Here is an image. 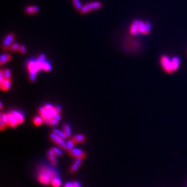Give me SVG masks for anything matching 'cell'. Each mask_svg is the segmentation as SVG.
I'll list each match as a JSON object with an SVG mask.
<instances>
[{
    "instance_id": "12",
    "label": "cell",
    "mask_w": 187,
    "mask_h": 187,
    "mask_svg": "<svg viewBox=\"0 0 187 187\" xmlns=\"http://www.w3.org/2000/svg\"><path fill=\"white\" fill-rule=\"evenodd\" d=\"M10 112L13 114V115L14 116V117H15V119H17V122H18L19 124H22V123L24 122V114L22 113V112H19V111H17V110H12V111H10Z\"/></svg>"
},
{
    "instance_id": "34",
    "label": "cell",
    "mask_w": 187,
    "mask_h": 187,
    "mask_svg": "<svg viewBox=\"0 0 187 187\" xmlns=\"http://www.w3.org/2000/svg\"><path fill=\"white\" fill-rule=\"evenodd\" d=\"M6 124H5L4 123L2 122V121H0V126H1V130H3V129H4L5 128H6Z\"/></svg>"
},
{
    "instance_id": "10",
    "label": "cell",
    "mask_w": 187,
    "mask_h": 187,
    "mask_svg": "<svg viewBox=\"0 0 187 187\" xmlns=\"http://www.w3.org/2000/svg\"><path fill=\"white\" fill-rule=\"evenodd\" d=\"M69 154L73 157L75 158H85L86 156L85 152L83 151L82 150L79 148H73L69 151Z\"/></svg>"
},
{
    "instance_id": "20",
    "label": "cell",
    "mask_w": 187,
    "mask_h": 187,
    "mask_svg": "<svg viewBox=\"0 0 187 187\" xmlns=\"http://www.w3.org/2000/svg\"><path fill=\"white\" fill-rule=\"evenodd\" d=\"M63 131H64V132L65 133V134L67 135V137H69V136L72 135V130H71V128H70V126H69V124H64Z\"/></svg>"
},
{
    "instance_id": "31",
    "label": "cell",
    "mask_w": 187,
    "mask_h": 187,
    "mask_svg": "<svg viewBox=\"0 0 187 187\" xmlns=\"http://www.w3.org/2000/svg\"><path fill=\"white\" fill-rule=\"evenodd\" d=\"M82 160H83L82 158H76V161H75V163H76V164H78L79 166H81V163H82Z\"/></svg>"
},
{
    "instance_id": "18",
    "label": "cell",
    "mask_w": 187,
    "mask_h": 187,
    "mask_svg": "<svg viewBox=\"0 0 187 187\" xmlns=\"http://www.w3.org/2000/svg\"><path fill=\"white\" fill-rule=\"evenodd\" d=\"M74 143H83L85 140V136L83 134H76L72 138Z\"/></svg>"
},
{
    "instance_id": "3",
    "label": "cell",
    "mask_w": 187,
    "mask_h": 187,
    "mask_svg": "<svg viewBox=\"0 0 187 187\" xmlns=\"http://www.w3.org/2000/svg\"><path fill=\"white\" fill-rule=\"evenodd\" d=\"M57 176H58V174L54 169L48 166H41L38 171V179L42 184L48 185Z\"/></svg>"
},
{
    "instance_id": "22",
    "label": "cell",
    "mask_w": 187,
    "mask_h": 187,
    "mask_svg": "<svg viewBox=\"0 0 187 187\" xmlns=\"http://www.w3.org/2000/svg\"><path fill=\"white\" fill-rule=\"evenodd\" d=\"M43 121H44V120H43L42 117L40 115L37 116V117H35L33 119V124L37 126H40V125L42 124Z\"/></svg>"
},
{
    "instance_id": "5",
    "label": "cell",
    "mask_w": 187,
    "mask_h": 187,
    "mask_svg": "<svg viewBox=\"0 0 187 187\" xmlns=\"http://www.w3.org/2000/svg\"><path fill=\"white\" fill-rule=\"evenodd\" d=\"M102 4L100 1H92V2L87 3L86 4L83 5L81 9L80 10L81 14H87L90 12H92L94 10L99 9L101 8Z\"/></svg>"
},
{
    "instance_id": "15",
    "label": "cell",
    "mask_w": 187,
    "mask_h": 187,
    "mask_svg": "<svg viewBox=\"0 0 187 187\" xmlns=\"http://www.w3.org/2000/svg\"><path fill=\"white\" fill-rule=\"evenodd\" d=\"M0 77H3L8 79H11V72L10 71V69H1V72H0Z\"/></svg>"
},
{
    "instance_id": "17",
    "label": "cell",
    "mask_w": 187,
    "mask_h": 187,
    "mask_svg": "<svg viewBox=\"0 0 187 187\" xmlns=\"http://www.w3.org/2000/svg\"><path fill=\"white\" fill-rule=\"evenodd\" d=\"M172 60V65H173V70L175 71L179 68V66L180 64V59L179 57L175 56L171 59Z\"/></svg>"
},
{
    "instance_id": "11",
    "label": "cell",
    "mask_w": 187,
    "mask_h": 187,
    "mask_svg": "<svg viewBox=\"0 0 187 187\" xmlns=\"http://www.w3.org/2000/svg\"><path fill=\"white\" fill-rule=\"evenodd\" d=\"M8 125H9L10 127L15 128L18 125V122H17V119H15V117L13 115V114L11 112H9L8 114Z\"/></svg>"
},
{
    "instance_id": "16",
    "label": "cell",
    "mask_w": 187,
    "mask_h": 187,
    "mask_svg": "<svg viewBox=\"0 0 187 187\" xmlns=\"http://www.w3.org/2000/svg\"><path fill=\"white\" fill-rule=\"evenodd\" d=\"M10 59H11V56L8 53H2L1 55V58H0V63H1V65H3L6 62H9Z\"/></svg>"
},
{
    "instance_id": "30",
    "label": "cell",
    "mask_w": 187,
    "mask_h": 187,
    "mask_svg": "<svg viewBox=\"0 0 187 187\" xmlns=\"http://www.w3.org/2000/svg\"><path fill=\"white\" fill-rule=\"evenodd\" d=\"M58 121H57L55 119H51V120H50L48 125H50V126H55V125L58 124Z\"/></svg>"
},
{
    "instance_id": "35",
    "label": "cell",
    "mask_w": 187,
    "mask_h": 187,
    "mask_svg": "<svg viewBox=\"0 0 187 187\" xmlns=\"http://www.w3.org/2000/svg\"><path fill=\"white\" fill-rule=\"evenodd\" d=\"M55 109L56 110V111L58 112V113H60V112H61L62 110L61 107H60V105H56V106H55Z\"/></svg>"
},
{
    "instance_id": "24",
    "label": "cell",
    "mask_w": 187,
    "mask_h": 187,
    "mask_svg": "<svg viewBox=\"0 0 187 187\" xmlns=\"http://www.w3.org/2000/svg\"><path fill=\"white\" fill-rule=\"evenodd\" d=\"M0 121H2L5 124L8 125V115H7V114H4L3 113V112L1 113V115H0Z\"/></svg>"
},
{
    "instance_id": "2",
    "label": "cell",
    "mask_w": 187,
    "mask_h": 187,
    "mask_svg": "<svg viewBox=\"0 0 187 187\" xmlns=\"http://www.w3.org/2000/svg\"><path fill=\"white\" fill-rule=\"evenodd\" d=\"M150 30L151 24L150 22H143L142 20H135L130 26L129 33L131 35L136 36L141 34H148Z\"/></svg>"
},
{
    "instance_id": "1",
    "label": "cell",
    "mask_w": 187,
    "mask_h": 187,
    "mask_svg": "<svg viewBox=\"0 0 187 187\" xmlns=\"http://www.w3.org/2000/svg\"><path fill=\"white\" fill-rule=\"evenodd\" d=\"M26 67L29 75V79L31 81H35L36 76L40 71L50 72L52 69L51 64L46 60V55L44 53H41L38 58L28 60Z\"/></svg>"
},
{
    "instance_id": "36",
    "label": "cell",
    "mask_w": 187,
    "mask_h": 187,
    "mask_svg": "<svg viewBox=\"0 0 187 187\" xmlns=\"http://www.w3.org/2000/svg\"><path fill=\"white\" fill-rule=\"evenodd\" d=\"M0 104H1V109H2V107H3V105H2V103H0Z\"/></svg>"
},
{
    "instance_id": "19",
    "label": "cell",
    "mask_w": 187,
    "mask_h": 187,
    "mask_svg": "<svg viewBox=\"0 0 187 187\" xmlns=\"http://www.w3.org/2000/svg\"><path fill=\"white\" fill-rule=\"evenodd\" d=\"M61 183L62 182H61V179H60V178L58 176H57L51 180V184L52 185V186L53 187H60L61 186Z\"/></svg>"
},
{
    "instance_id": "32",
    "label": "cell",
    "mask_w": 187,
    "mask_h": 187,
    "mask_svg": "<svg viewBox=\"0 0 187 187\" xmlns=\"http://www.w3.org/2000/svg\"><path fill=\"white\" fill-rule=\"evenodd\" d=\"M64 187H74L73 182H67L64 185Z\"/></svg>"
},
{
    "instance_id": "26",
    "label": "cell",
    "mask_w": 187,
    "mask_h": 187,
    "mask_svg": "<svg viewBox=\"0 0 187 187\" xmlns=\"http://www.w3.org/2000/svg\"><path fill=\"white\" fill-rule=\"evenodd\" d=\"M74 142L73 140H69L67 142V150L70 151L71 150H72L74 148Z\"/></svg>"
},
{
    "instance_id": "14",
    "label": "cell",
    "mask_w": 187,
    "mask_h": 187,
    "mask_svg": "<svg viewBox=\"0 0 187 187\" xmlns=\"http://www.w3.org/2000/svg\"><path fill=\"white\" fill-rule=\"evenodd\" d=\"M55 156L56 155H55L54 152L52 151L51 149L50 150H48L47 153V157L48 160L50 161V162H51V164L53 166H56L57 164V159H56V157H55Z\"/></svg>"
},
{
    "instance_id": "25",
    "label": "cell",
    "mask_w": 187,
    "mask_h": 187,
    "mask_svg": "<svg viewBox=\"0 0 187 187\" xmlns=\"http://www.w3.org/2000/svg\"><path fill=\"white\" fill-rule=\"evenodd\" d=\"M20 45L19 44H17V43H13V44H12L11 46H10L9 49L11 51L15 52V51H18L19 48H20Z\"/></svg>"
},
{
    "instance_id": "21",
    "label": "cell",
    "mask_w": 187,
    "mask_h": 187,
    "mask_svg": "<svg viewBox=\"0 0 187 187\" xmlns=\"http://www.w3.org/2000/svg\"><path fill=\"white\" fill-rule=\"evenodd\" d=\"M53 132L55 133V134H56L57 135H58V136H60V138L64 139H65L67 137V135L65 134V132H64V131L60 130H58V129H55V130H53Z\"/></svg>"
},
{
    "instance_id": "9",
    "label": "cell",
    "mask_w": 187,
    "mask_h": 187,
    "mask_svg": "<svg viewBox=\"0 0 187 187\" xmlns=\"http://www.w3.org/2000/svg\"><path fill=\"white\" fill-rule=\"evenodd\" d=\"M0 87L2 91H8L11 87V79L0 77Z\"/></svg>"
},
{
    "instance_id": "13",
    "label": "cell",
    "mask_w": 187,
    "mask_h": 187,
    "mask_svg": "<svg viewBox=\"0 0 187 187\" xmlns=\"http://www.w3.org/2000/svg\"><path fill=\"white\" fill-rule=\"evenodd\" d=\"M25 13L29 15H34V14L38 13L39 12V8L37 6L35 5H31V6H27L25 8Z\"/></svg>"
},
{
    "instance_id": "23",
    "label": "cell",
    "mask_w": 187,
    "mask_h": 187,
    "mask_svg": "<svg viewBox=\"0 0 187 187\" xmlns=\"http://www.w3.org/2000/svg\"><path fill=\"white\" fill-rule=\"evenodd\" d=\"M72 2L74 7H75L78 10H79L80 11V10H81V8L83 7V5L82 3H81V0H72Z\"/></svg>"
},
{
    "instance_id": "4",
    "label": "cell",
    "mask_w": 187,
    "mask_h": 187,
    "mask_svg": "<svg viewBox=\"0 0 187 187\" xmlns=\"http://www.w3.org/2000/svg\"><path fill=\"white\" fill-rule=\"evenodd\" d=\"M38 112L40 115L42 117L44 122L46 124H49L50 120L53 119L55 116L58 113L55 109V107L49 103L45 104L44 106L40 107Z\"/></svg>"
},
{
    "instance_id": "29",
    "label": "cell",
    "mask_w": 187,
    "mask_h": 187,
    "mask_svg": "<svg viewBox=\"0 0 187 187\" xmlns=\"http://www.w3.org/2000/svg\"><path fill=\"white\" fill-rule=\"evenodd\" d=\"M18 51L20 52V53H22V54H25V53H27V47H26V46H24V45H20V48H19Z\"/></svg>"
},
{
    "instance_id": "33",
    "label": "cell",
    "mask_w": 187,
    "mask_h": 187,
    "mask_svg": "<svg viewBox=\"0 0 187 187\" xmlns=\"http://www.w3.org/2000/svg\"><path fill=\"white\" fill-rule=\"evenodd\" d=\"M53 119H55V120H56L57 121H59L60 120V119H61V116L60 115V113H58L56 114V115L55 116L54 118H53Z\"/></svg>"
},
{
    "instance_id": "6",
    "label": "cell",
    "mask_w": 187,
    "mask_h": 187,
    "mask_svg": "<svg viewBox=\"0 0 187 187\" xmlns=\"http://www.w3.org/2000/svg\"><path fill=\"white\" fill-rule=\"evenodd\" d=\"M160 62L163 69H164L166 72H167L168 74H172V73L174 72L173 68L172 60H171L168 55H162V56L161 57Z\"/></svg>"
},
{
    "instance_id": "27",
    "label": "cell",
    "mask_w": 187,
    "mask_h": 187,
    "mask_svg": "<svg viewBox=\"0 0 187 187\" xmlns=\"http://www.w3.org/2000/svg\"><path fill=\"white\" fill-rule=\"evenodd\" d=\"M51 150L55 153V155L56 156H61L62 155V152L61 150L56 148V147H53V148H51Z\"/></svg>"
},
{
    "instance_id": "7",
    "label": "cell",
    "mask_w": 187,
    "mask_h": 187,
    "mask_svg": "<svg viewBox=\"0 0 187 187\" xmlns=\"http://www.w3.org/2000/svg\"><path fill=\"white\" fill-rule=\"evenodd\" d=\"M50 138H51L52 141L54 142L56 144H58L62 149L65 150H67V143H66L64 139L60 138V136H58L56 134H55L53 132L50 134Z\"/></svg>"
},
{
    "instance_id": "8",
    "label": "cell",
    "mask_w": 187,
    "mask_h": 187,
    "mask_svg": "<svg viewBox=\"0 0 187 187\" xmlns=\"http://www.w3.org/2000/svg\"><path fill=\"white\" fill-rule=\"evenodd\" d=\"M15 36L13 33H9L5 36L4 39L3 40V49H8L10 48L12 44H13V42L15 40Z\"/></svg>"
},
{
    "instance_id": "28",
    "label": "cell",
    "mask_w": 187,
    "mask_h": 187,
    "mask_svg": "<svg viewBox=\"0 0 187 187\" xmlns=\"http://www.w3.org/2000/svg\"><path fill=\"white\" fill-rule=\"evenodd\" d=\"M79 167H80V166L78 165V164H76V163L74 162V164H73V165L71 166L70 172L71 173H75L76 171H78V169H79Z\"/></svg>"
}]
</instances>
